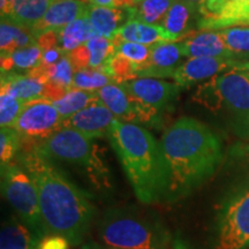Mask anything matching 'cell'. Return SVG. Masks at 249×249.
Returning <instances> with one entry per match:
<instances>
[{
  "mask_svg": "<svg viewBox=\"0 0 249 249\" xmlns=\"http://www.w3.org/2000/svg\"><path fill=\"white\" fill-rule=\"evenodd\" d=\"M140 1H142V0H136V4H138V2H140Z\"/></svg>",
  "mask_w": 249,
  "mask_h": 249,
  "instance_id": "cell-42",
  "label": "cell"
},
{
  "mask_svg": "<svg viewBox=\"0 0 249 249\" xmlns=\"http://www.w3.org/2000/svg\"><path fill=\"white\" fill-rule=\"evenodd\" d=\"M13 1H15V0H8V2H9V4H11V2H13ZM8 12V11H7Z\"/></svg>",
  "mask_w": 249,
  "mask_h": 249,
  "instance_id": "cell-41",
  "label": "cell"
},
{
  "mask_svg": "<svg viewBox=\"0 0 249 249\" xmlns=\"http://www.w3.org/2000/svg\"><path fill=\"white\" fill-rule=\"evenodd\" d=\"M182 58H186L183 54L181 42H163L152 45V51L149 60L138 71L139 77H161L174 76L177 70L182 64Z\"/></svg>",
  "mask_w": 249,
  "mask_h": 249,
  "instance_id": "cell-14",
  "label": "cell"
},
{
  "mask_svg": "<svg viewBox=\"0 0 249 249\" xmlns=\"http://www.w3.org/2000/svg\"><path fill=\"white\" fill-rule=\"evenodd\" d=\"M114 54L124 57L127 60L133 62L139 71L144 66L145 62L150 58L152 45H145L136 42H128V40H123L119 37L114 36Z\"/></svg>",
  "mask_w": 249,
  "mask_h": 249,
  "instance_id": "cell-30",
  "label": "cell"
},
{
  "mask_svg": "<svg viewBox=\"0 0 249 249\" xmlns=\"http://www.w3.org/2000/svg\"><path fill=\"white\" fill-rule=\"evenodd\" d=\"M194 99L223 117L236 136L249 139V70H232L205 81Z\"/></svg>",
  "mask_w": 249,
  "mask_h": 249,
  "instance_id": "cell-4",
  "label": "cell"
},
{
  "mask_svg": "<svg viewBox=\"0 0 249 249\" xmlns=\"http://www.w3.org/2000/svg\"><path fill=\"white\" fill-rule=\"evenodd\" d=\"M107 140L139 201H165L169 179L160 142L140 124L118 119L112 121Z\"/></svg>",
  "mask_w": 249,
  "mask_h": 249,
  "instance_id": "cell-3",
  "label": "cell"
},
{
  "mask_svg": "<svg viewBox=\"0 0 249 249\" xmlns=\"http://www.w3.org/2000/svg\"><path fill=\"white\" fill-rule=\"evenodd\" d=\"M39 242H40V240H36L29 249H39Z\"/></svg>",
  "mask_w": 249,
  "mask_h": 249,
  "instance_id": "cell-40",
  "label": "cell"
},
{
  "mask_svg": "<svg viewBox=\"0 0 249 249\" xmlns=\"http://www.w3.org/2000/svg\"><path fill=\"white\" fill-rule=\"evenodd\" d=\"M91 5L105 6V7H132L136 0H90Z\"/></svg>",
  "mask_w": 249,
  "mask_h": 249,
  "instance_id": "cell-37",
  "label": "cell"
},
{
  "mask_svg": "<svg viewBox=\"0 0 249 249\" xmlns=\"http://www.w3.org/2000/svg\"><path fill=\"white\" fill-rule=\"evenodd\" d=\"M232 70H249V61L222 57L188 58L174 73L173 80L181 88H188Z\"/></svg>",
  "mask_w": 249,
  "mask_h": 249,
  "instance_id": "cell-11",
  "label": "cell"
},
{
  "mask_svg": "<svg viewBox=\"0 0 249 249\" xmlns=\"http://www.w3.org/2000/svg\"><path fill=\"white\" fill-rule=\"evenodd\" d=\"M200 15L198 8L189 5L183 0H176L173 5L165 15L160 26L170 34L174 42H178L180 38H187L194 31L192 27L194 22L200 20L197 17ZM198 24V21H196Z\"/></svg>",
  "mask_w": 249,
  "mask_h": 249,
  "instance_id": "cell-20",
  "label": "cell"
},
{
  "mask_svg": "<svg viewBox=\"0 0 249 249\" xmlns=\"http://www.w3.org/2000/svg\"><path fill=\"white\" fill-rule=\"evenodd\" d=\"M218 33L236 58L249 61V26L224 28Z\"/></svg>",
  "mask_w": 249,
  "mask_h": 249,
  "instance_id": "cell-29",
  "label": "cell"
},
{
  "mask_svg": "<svg viewBox=\"0 0 249 249\" xmlns=\"http://www.w3.org/2000/svg\"><path fill=\"white\" fill-rule=\"evenodd\" d=\"M62 118L50 99L40 98L27 103L14 124L22 138L31 145L49 139L61 128Z\"/></svg>",
  "mask_w": 249,
  "mask_h": 249,
  "instance_id": "cell-9",
  "label": "cell"
},
{
  "mask_svg": "<svg viewBox=\"0 0 249 249\" xmlns=\"http://www.w3.org/2000/svg\"><path fill=\"white\" fill-rule=\"evenodd\" d=\"M116 36L123 40L155 45L163 42H174L172 37L160 24L145 23L136 18H130L116 33Z\"/></svg>",
  "mask_w": 249,
  "mask_h": 249,
  "instance_id": "cell-21",
  "label": "cell"
},
{
  "mask_svg": "<svg viewBox=\"0 0 249 249\" xmlns=\"http://www.w3.org/2000/svg\"><path fill=\"white\" fill-rule=\"evenodd\" d=\"M96 35L112 39L119 28L132 18V7H105L91 5L87 11Z\"/></svg>",
  "mask_w": 249,
  "mask_h": 249,
  "instance_id": "cell-19",
  "label": "cell"
},
{
  "mask_svg": "<svg viewBox=\"0 0 249 249\" xmlns=\"http://www.w3.org/2000/svg\"><path fill=\"white\" fill-rule=\"evenodd\" d=\"M24 105L26 103L21 102L9 92H0V126L13 127Z\"/></svg>",
  "mask_w": 249,
  "mask_h": 249,
  "instance_id": "cell-33",
  "label": "cell"
},
{
  "mask_svg": "<svg viewBox=\"0 0 249 249\" xmlns=\"http://www.w3.org/2000/svg\"><path fill=\"white\" fill-rule=\"evenodd\" d=\"M183 54L188 58H234L218 30H198L181 40Z\"/></svg>",
  "mask_w": 249,
  "mask_h": 249,
  "instance_id": "cell-16",
  "label": "cell"
},
{
  "mask_svg": "<svg viewBox=\"0 0 249 249\" xmlns=\"http://www.w3.org/2000/svg\"><path fill=\"white\" fill-rule=\"evenodd\" d=\"M113 55V39L99 35L91 37L86 44L68 53L75 71L83 68H103Z\"/></svg>",
  "mask_w": 249,
  "mask_h": 249,
  "instance_id": "cell-18",
  "label": "cell"
},
{
  "mask_svg": "<svg viewBox=\"0 0 249 249\" xmlns=\"http://www.w3.org/2000/svg\"><path fill=\"white\" fill-rule=\"evenodd\" d=\"M22 138L14 127H1L0 130V163L1 166L12 163L21 150Z\"/></svg>",
  "mask_w": 249,
  "mask_h": 249,
  "instance_id": "cell-32",
  "label": "cell"
},
{
  "mask_svg": "<svg viewBox=\"0 0 249 249\" xmlns=\"http://www.w3.org/2000/svg\"><path fill=\"white\" fill-rule=\"evenodd\" d=\"M1 91L23 103L45 98L46 81L35 68L29 73H1Z\"/></svg>",
  "mask_w": 249,
  "mask_h": 249,
  "instance_id": "cell-17",
  "label": "cell"
},
{
  "mask_svg": "<svg viewBox=\"0 0 249 249\" xmlns=\"http://www.w3.org/2000/svg\"><path fill=\"white\" fill-rule=\"evenodd\" d=\"M176 0H142L132 6V18L145 23L160 24Z\"/></svg>",
  "mask_w": 249,
  "mask_h": 249,
  "instance_id": "cell-28",
  "label": "cell"
},
{
  "mask_svg": "<svg viewBox=\"0 0 249 249\" xmlns=\"http://www.w3.org/2000/svg\"><path fill=\"white\" fill-rule=\"evenodd\" d=\"M88 6L82 0H54L39 22L31 28L37 38L46 31H59L86 14Z\"/></svg>",
  "mask_w": 249,
  "mask_h": 249,
  "instance_id": "cell-15",
  "label": "cell"
},
{
  "mask_svg": "<svg viewBox=\"0 0 249 249\" xmlns=\"http://www.w3.org/2000/svg\"><path fill=\"white\" fill-rule=\"evenodd\" d=\"M15 160L35 182L49 234L62 235L71 246H79L85 240L96 214L86 193L34 145L20 150Z\"/></svg>",
  "mask_w": 249,
  "mask_h": 249,
  "instance_id": "cell-1",
  "label": "cell"
},
{
  "mask_svg": "<svg viewBox=\"0 0 249 249\" xmlns=\"http://www.w3.org/2000/svg\"><path fill=\"white\" fill-rule=\"evenodd\" d=\"M51 160L76 165L96 186L108 185L107 169L98 157L93 139L71 128H60L49 139L34 145Z\"/></svg>",
  "mask_w": 249,
  "mask_h": 249,
  "instance_id": "cell-6",
  "label": "cell"
},
{
  "mask_svg": "<svg viewBox=\"0 0 249 249\" xmlns=\"http://www.w3.org/2000/svg\"><path fill=\"white\" fill-rule=\"evenodd\" d=\"M167 166L166 202H177L204 183L223 160V144L216 133L194 118L182 117L160 140Z\"/></svg>",
  "mask_w": 249,
  "mask_h": 249,
  "instance_id": "cell-2",
  "label": "cell"
},
{
  "mask_svg": "<svg viewBox=\"0 0 249 249\" xmlns=\"http://www.w3.org/2000/svg\"><path fill=\"white\" fill-rule=\"evenodd\" d=\"M65 54L67 53H65L59 46H52V48L44 50L42 58V66H51V65L60 60Z\"/></svg>",
  "mask_w": 249,
  "mask_h": 249,
  "instance_id": "cell-36",
  "label": "cell"
},
{
  "mask_svg": "<svg viewBox=\"0 0 249 249\" xmlns=\"http://www.w3.org/2000/svg\"><path fill=\"white\" fill-rule=\"evenodd\" d=\"M99 235L105 246L118 249H167L171 240L160 223L118 208L105 213Z\"/></svg>",
  "mask_w": 249,
  "mask_h": 249,
  "instance_id": "cell-5",
  "label": "cell"
},
{
  "mask_svg": "<svg viewBox=\"0 0 249 249\" xmlns=\"http://www.w3.org/2000/svg\"><path fill=\"white\" fill-rule=\"evenodd\" d=\"M103 104L114 114L116 119L132 124H154L157 112L142 104L127 90L123 83L111 82L97 90Z\"/></svg>",
  "mask_w": 249,
  "mask_h": 249,
  "instance_id": "cell-10",
  "label": "cell"
},
{
  "mask_svg": "<svg viewBox=\"0 0 249 249\" xmlns=\"http://www.w3.org/2000/svg\"><path fill=\"white\" fill-rule=\"evenodd\" d=\"M249 248V173L220 202L213 249Z\"/></svg>",
  "mask_w": 249,
  "mask_h": 249,
  "instance_id": "cell-7",
  "label": "cell"
},
{
  "mask_svg": "<svg viewBox=\"0 0 249 249\" xmlns=\"http://www.w3.org/2000/svg\"><path fill=\"white\" fill-rule=\"evenodd\" d=\"M1 192L36 238L42 240L49 235L40 211L37 187L20 164L9 163L1 166Z\"/></svg>",
  "mask_w": 249,
  "mask_h": 249,
  "instance_id": "cell-8",
  "label": "cell"
},
{
  "mask_svg": "<svg viewBox=\"0 0 249 249\" xmlns=\"http://www.w3.org/2000/svg\"><path fill=\"white\" fill-rule=\"evenodd\" d=\"M101 101L97 91L71 88L62 97L53 101V105L57 108L62 120L73 116L76 112L88 107L89 105Z\"/></svg>",
  "mask_w": 249,
  "mask_h": 249,
  "instance_id": "cell-27",
  "label": "cell"
},
{
  "mask_svg": "<svg viewBox=\"0 0 249 249\" xmlns=\"http://www.w3.org/2000/svg\"><path fill=\"white\" fill-rule=\"evenodd\" d=\"M58 46L65 53H71L80 46L86 44L91 37L96 36L88 14L81 15L75 21L68 24L64 29L57 31Z\"/></svg>",
  "mask_w": 249,
  "mask_h": 249,
  "instance_id": "cell-25",
  "label": "cell"
},
{
  "mask_svg": "<svg viewBox=\"0 0 249 249\" xmlns=\"http://www.w3.org/2000/svg\"><path fill=\"white\" fill-rule=\"evenodd\" d=\"M70 241L59 234H49L39 242V249H68Z\"/></svg>",
  "mask_w": 249,
  "mask_h": 249,
  "instance_id": "cell-35",
  "label": "cell"
},
{
  "mask_svg": "<svg viewBox=\"0 0 249 249\" xmlns=\"http://www.w3.org/2000/svg\"><path fill=\"white\" fill-rule=\"evenodd\" d=\"M183 1L188 2L189 5H193V6H195V7L200 8V6L202 5V2H203L204 0H183Z\"/></svg>",
  "mask_w": 249,
  "mask_h": 249,
  "instance_id": "cell-39",
  "label": "cell"
},
{
  "mask_svg": "<svg viewBox=\"0 0 249 249\" xmlns=\"http://www.w3.org/2000/svg\"><path fill=\"white\" fill-rule=\"evenodd\" d=\"M249 0H204L198 8L200 18H210L225 9L245 4Z\"/></svg>",
  "mask_w": 249,
  "mask_h": 249,
  "instance_id": "cell-34",
  "label": "cell"
},
{
  "mask_svg": "<svg viewBox=\"0 0 249 249\" xmlns=\"http://www.w3.org/2000/svg\"><path fill=\"white\" fill-rule=\"evenodd\" d=\"M82 249H118V248H112L108 247V246H103L99 244H96V242H86L85 245L82 246Z\"/></svg>",
  "mask_w": 249,
  "mask_h": 249,
  "instance_id": "cell-38",
  "label": "cell"
},
{
  "mask_svg": "<svg viewBox=\"0 0 249 249\" xmlns=\"http://www.w3.org/2000/svg\"><path fill=\"white\" fill-rule=\"evenodd\" d=\"M39 240L18 217H9L1 224L0 249H29Z\"/></svg>",
  "mask_w": 249,
  "mask_h": 249,
  "instance_id": "cell-24",
  "label": "cell"
},
{
  "mask_svg": "<svg viewBox=\"0 0 249 249\" xmlns=\"http://www.w3.org/2000/svg\"><path fill=\"white\" fill-rule=\"evenodd\" d=\"M38 44L30 29L1 18L0 23V50L1 55L8 54L18 49Z\"/></svg>",
  "mask_w": 249,
  "mask_h": 249,
  "instance_id": "cell-26",
  "label": "cell"
},
{
  "mask_svg": "<svg viewBox=\"0 0 249 249\" xmlns=\"http://www.w3.org/2000/svg\"><path fill=\"white\" fill-rule=\"evenodd\" d=\"M248 249H249V248H248Z\"/></svg>",
  "mask_w": 249,
  "mask_h": 249,
  "instance_id": "cell-43",
  "label": "cell"
},
{
  "mask_svg": "<svg viewBox=\"0 0 249 249\" xmlns=\"http://www.w3.org/2000/svg\"><path fill=\"white\" fill-rule=\"evenodd\" d=\"M43 53L44 49L35 44L1 55V73H29L42 65Z\"/></svg>",
  "mask_w": 249,
  "mask_h": 249,
  "instance_id": "cell-23",
  "label": "cell"
},
{
  "mask_svg": "<svg viewBox=\"0 0 249 249\" xmlns=\"http://www.w3.org/2000/svg\"><path fill=\"white\" fill-rule=\"evenodd\" d=\"M111 82H113V81L102 68H98V70L83 68V70L75 71V73H74L71 88L97 91Z\"/></svg>",
  "mask_w": 249,
  "mask_h": 249,
  "instance_id": "cell-31",
  "label": "cell"
},
{
  "mask_svg": "<svg viewBox=\"0 0 249 249\" xmlns=\"http://www.w3.org/2000/svg\"><path fill=\"white\" fill-rule=\"evenodd\" d=\"M123 85L134 97L157 113L169 107L182 89L177 83H170L154 77H139Z\"/></svg>",
  "mask_w": 249,
  "mask_h": 249,
  "instance_id": "cell-12",
  "label": "cell"
},
{
  "mask_svg": "<svg viewBox=\"0 0 249 249\" xmlns=\"http://www.w3.org/2000/svg\"><path fill=\"white\" fill-rule=\"evenodd\" d=\"M114 114L99 101L62 120L61 128H71L90 139L107 138Z\"/></svg>",
  "mask_w": 249,
  "mask_h": 249,
  "instance_id": "cell-13",
  "label": "cell"
},
{
  "mask_svg": "<svg viewBox=\"0 0 249 249\" xmlns=\"http://www.w3.org/2000/svg\"><path fill=\"white\" fill-rule=\"evenodd\" d=\"M53 1L54 0H15L9 4L8 12L1 15V18L31 29L42 20Z\"/></svg>",
  "mask_w": 249,
  "mask_h": 249,
  "instance_id": "cell-22",
  "label": "cell"
}]
</instances>
